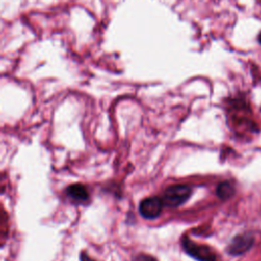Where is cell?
I'll return each mask as SVG.
<instances>
[{
    "mask_svg": "<svg viewBox=\"0 0 261 261\" xmlns=\"http://www.w3.org/2000/svg\"><path fill=\"white\" fill-rule=\"evenodd\" d=\"M66 195L76 203L85 202L89 199V194L86 190V188L81 184H74L66 189Z\"/></svg>",
    "mask_w": 261,
    "mask_h": 261,
    "instance_id": "5",
    "label": "cell"
},
{
    "mask_svg": "<svg viewBox=\"0 0 261 261\" xmlns=\"http://www.w3.org/2000/svg\"><path fill=\"white\" fill-rule=\"evenodd\" d=\"M192 190L187 185H173L165 189L162 201L167 207H178L182 205L191 197Z\"/></svg>",
    "mask_w": 261,
    "mask_h": 261,
    "instance_id": "1",
    "label": "cell"
},
{
    "mask_svg": "<svg viewBox=\"0 0 261 261\" xmlns=\"http://www.w3.org/2000/svg\"><path fill=\"white\" fill-rule=\"evenodd\" d=\"M80 260L81 261H94L90 256H88L86 253H81V255H80Z\"/></svg>",
    "mask_w": 261,
    "mask_h": 261,
    "instance_id": "8",
    "label": "cell"
},
{
    "mask_svg": "<svg viewBox=\"0 0 261 261\" xmlns=\"http://www.w3.org/2000/svg\"><path fill=\"white\" fill-rule=\"evenodd\" d=\"M181 245L186 253L198 261H216L217 260L216 254L208 246L194 243L192 240H190L187 237L182 238Z\"/></svg>",
    "mask_w": 261,
    "mask_h": 261,
    "instance_id": "2",
    "label": "cell"
},
{
    "mask_svg": "<svg viewBox=\"0 0 261 261\" xmlns=\"http://www.w3.org/2000/svg\"><path fill=\"white\" fill-rule=\"evenodd\" d=\"M233 193H234V188L229 181L220 182L216 189L217 196L222 200H226L230 198L233 195Z\"/></svg>",
    "mask_w": 261,
    "mask_h": 261,
    "instance_id": "6",
    "label": "cell"
},
{
    "mask_svg": "<svg viewBox=\"0 0 261 261\" xmlns=\"http://www.w3.org/2000/svg\"><path fill=\"white\" fill-rule=\"evenodd\" d=\"M258 39H259V42L261 43V33H260V35H259V38H258Z\"/></svg>",
    "mask_w": 261,
    "mask_h": 261,
    "instance_id": "9",
    "label": "cell"
},
{
    "mask_svg": "<svg viewBox=\"0 0 261 261\" xmlns=\"http://www.w3.org/2000/svg\"><path fill=\"white\" fill-rule=\"evenodd\" d=\"M163 205L162 199L158 197H149L141 201L139 211L144 218L154 219L160 215Z\"/></svg>",
    "mask_w": 261,
    "mask_h": 261,
    "instance_id": "3",
    "label": "cell"
},
{
    "mask_svg": "<svg viewBox=\"0 0 261 261\" xmlns=\"http://www.w3.org/2000/svg\"><path fill=\"white\" fill-rule=\"evenodd\" d=\"M134 261H158L154 257L150 255H145V254H140L134 258Z\"/></svg>",
    "mask_w": 261,
    "mask_h": 261,
    "instance_id": "7",
    "label": "cell"
},
{
    "mask_svg": "<svg viewBox=\"0 0 261 261\" xmlns=\"http://www.w3.org/2000/svg\"><path fill=\"white\" fill-rule=\"evenodd\" d=\"M253 244V237L248 233L237 236L230 242L229 246L227 247V252L230 255H241L248 251Z\"/></svg>",
    "mask_w": 261,
    "mask_h": 261,
    "instance_id": "4",
    "label": "cell"
}]
</instances>
